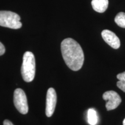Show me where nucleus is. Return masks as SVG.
I'll return each mask as SVG.
<instances>
[{
	"label": "nucleus",
	"mask_w": 125,
	"mask_h": 125,
	"mask_svg": "<svg viewBox=\"0 0 125 125\" xmlns=\"http://www.w3.org/2000/svg\"><path fill=\"white\" fill-rule=\"evenodd\" d=\"M123 125H125V119H124V121L123 122Z\"/></svg>",
	"instance_id": "14"
},
{
	"label": "nucleus",
	"mask_w": 125,
	"mask_h": 125,
	"mask_svg": "<svg viewBox=\"0 0 125 125\" xmlns=\"http://www.w3.org/2000/svg\"><path fill=\"white\" fill-rule=\"evenodd\" d=\"M87 121L90 125H96L98 122L97 112L94 109L90 108L87 111Z\"/></svg>",
	"instance_id": "9"
},
{
	"label": "nucleus",
	"mask_w": 125,
	"mask_h": 125,
	"mask_svg": "<svg viewBox=\"0 0 125 125\" xmlns=\"http://www.w3.org/2000/svg\"><path fill=\"white\" fill-rule=\"evenodd\" d=\"M21 74L26 82H31L35 77V60L34 54L31 52H26L23 55Z\"/></svg>",
	"instance_id": "2"
},
{
	"label": "nucleus",
	"mask_w": 125,
	"mask_h": 125,
	"mask_svg": "<svg viewBox=\"0 0 125 125\" xmlns=\"http://www.w3.org/2000/svg\"><path fill=\"white\" fill-rule=\"evenodd\" d=\"M108 0H92V6L95 11L103 13L108 7Z\"/></svg>",
	"instance_id": "8"
},
{
	"label": "nucleus",
	"mask_w": 125,
	"mask_h": 125,
	"mask_svg": "<svg viewBox=\"0 0 125 125\" xmlns=\"http://www.w3.org/2000/svg\"><path fill=\"white\" fill-rule=\"evenodd\" d=\"M103 98L105 101H107L105 107L107 111L116 109L122 102V99L119 95L113 90L105 92L103 95Z\"/></svg>",
	"instance_id": "5"
},
{
	"label": "nucleus",
	"mask_w": 125,
	"mask_h": 125,
	"mask_svg": "<svg viewBox=\"0 0 125 125\" xmlns=\"http://www.w3.org/2000/svg\"><path fill=\"white\" fill-rule=\"evenodd\" d=\"M5 52V48L4 45L0 42V56L4 54Z\"/></svg>",
	"instance_id": "12"
},
{
	"label": "nucleus",
	"mask_w": 125,
	"mask_h": 125,
	"mask_svg": "<svg viewBox=\"0 0 125 125\" xmlns=\"http://www.w3.org/2000/svg\"><path fill=\"white\" fill-rule=\"evenodd\" d=\"M56 103H57V95L56 91L53 88L51 87L48 90L46 94L45 112L48 117H51L53 114Z\"/></svg>",
	"instance_id": "6"
},
{
	"label": "nucleus",
	"mask_w": 125,
	"mask_h": 125,
	"mask_svg": "<svg viewBox=\"0 0 125 125\" xmlns=\"http://www.w3.org/2000/svg\"><path fill=\"white\" fill-rule=\"evenodd\" d=\"M117 78L119 80L116 83L117 86L125 93V71L117 75Z\"/></svg>",
	"instance_id": "10"
},
{
	"label": "nucleus",
	"mask_w": 125,
	"mask_h": 125,
	"mask_svg": "<svg viewBox=\"0 0 125 125\" xmlns=\"http://www.w3.org/2000/svg\"><path fill=\"white\" fill-rule=\"evenodd\" d=\"M101 35L104 41L114 49H118L121 46L120 40L112 31L108 30H104L101 32Z\"/></svg>",
	"instance_id": "7"
},
{
	"label": "nucleus",
	"mask_w": 125,
	"mask_h": 125,
	"mask_svg": "<svg viewBox=\"0 0 125 125\" xmlns=\"http://www.w3.org/2000/svg\"><path fill=\"white\" fill-rule=\"evenodd\" d=\"M13 102L16 108L21 114H26L29 111L27 97L21 89H16L13 94Z\"/></svg>",
	"instance_id": "4"
},
{
	"label": "nucleus",
	"mask_w": 125,
	"mask_h": 125,
	"mask_svg": "<svg viewBox=\"0 0 125 125\" xmlns=\"http://www.w3.org/2000/svg\"><path fill=\"white\" fill-rule=\"evenodd\" d=\"M0 26L12 29H19L21 27L20 17L15 12L7 10L0 11Z\"/></svg>",
	"instance_id": "3"
},
{
	"label": "nucleus",
	"mask_w": 125,
	"mask_h": 125,
	"mask_svg": "<svg viewBox=\"0 0 125 125\" xmlns=\"http://www.w3.org/2000/svg\"><path fill=\"white\" fill-rule=\"evenodd\" d=\"M3 125H13V124L9 120H5Z\"/></svg>",
	"instance_id": "13"
},
{
	"label": "nucleus",
	"mask_w": 125,
	"mask_h": 125,
	"mask_svg": "<svg viewBox=\"0 0 125 125\" xmlns=\"http://www.w3.org/2000/svg\"><path fill=\"white\" fill-rule=\"evenodd\" d=\"M62 58L71 70L78 71L84 62V53L81 45L73 38L65 39L61 43Z\"/></svg>",
	"instance_id": "1"
},
{
	"label": "nucleus",
	"mask_w": 125,
	"mask_h": 125,
	"mask_svg": "<svg viewBox=\"0 0 125 125\" xmlns=\"http://www.w3.org/2000/svg\"><path fill=\"white\" fill-rule=\"evenodd\" d=\"M115 22L118 26L125 29V13L119 12L115 18Z\"/></svg>",
	"instance_id": "11"
}]
</instances>
